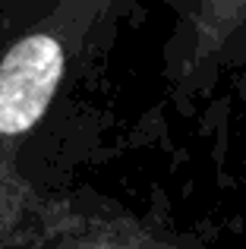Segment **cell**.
<instances>
[{
    "label": "cell",
    "instance_id": "obj_1",
    "mask_svg": "<svg viewBox=\"0 0 246 249\" xmlns=\"http://www.w3.org/2000/svg\"><path fill=\"white\" fill-rule=\"evenodd\" d=\"M63 70V51L48 35H29L0 63V133H22L44 114Z\"/></svg>",
    "mask_w": 246,
    "mask_h": 249
}]
</instances>
